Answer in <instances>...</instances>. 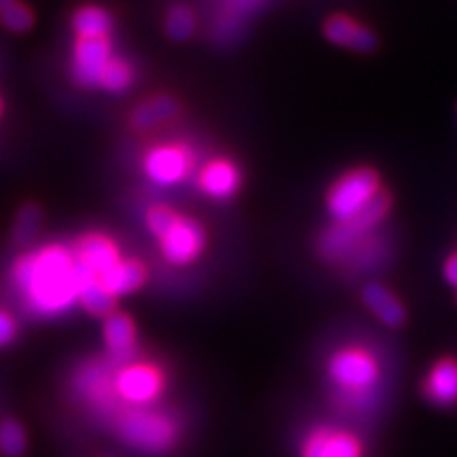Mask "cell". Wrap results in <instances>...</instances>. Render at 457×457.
Returning <instances> with one entry per match:
<instances>
[{
    "label": "cell",
    "instance_id": "6da1fadb",
    "mask_svg": "<svg viewBox=\"0 0 457 457\" xmlns=\"http://www.w3.org/2000/svg\"><path fill=\"white\" fill-rule=\"evenodd\" d=\"M15 284L37 316H60L79 301L77 259L62 245H47L17 262Z\"/></svg>",
    "mask_w": 457,
    "mask_h": 457
},
{
    "label": "cell",
    "instance_id": "7a4b0ae2",
    "mask_svg": "<svg viewBox=\"0 0 457 457\" xmlns=\"http://www.w3.org/2000/svg\"><path fill=\"white\" fill-rule=\"evenodd\" d=\"M328 377L343 403L356 407L362 400H369L379 381V364L373 353L362 347H345L330 358Z\"/></svg>",
    "mask_w": 457,
    "mask_h": 457
},
{
    "label": "cell",
    "instance_id": "3957f363",
    "mask_svg": "<svg viewBox=\"0 0 457 457\" xmlns=\"http://www.w3.org/2000/svg\"><path fill=\"white\" fill-rule=\"evenodd\" d=\"M117 430L129 447L142 453H165L179 438V424L170 415L136 407L119 417Z\"/></svg>",
    "mask_w": 457,
    "mask_h": 457
},
{
    "label": "cell",
    "instance_id": "277c9868",
    "mask_svg": "<svg viewBox=\"0 0 457 457\" xmlns=\"http://www.w3.org/2000/svg\"><path fill=\"white\" fill-rule=\"evenodd\" d=\"M381 193V180L373 170L360 168L347 171L328 193V212L337 222H347L362 212Z\"/></svg>",
    "mask_w": 457,
    "mask_h": 457
},
{
    "label": "cell",
    "instance_id": "5b68a950",
    "mask_svg": "<svg viewBox=\"0 0 457 457\" xmlns=\"http://www.w3.org/2000/svg\"><path fill=\"white\" fill-rule=\"evenodd\" d=\"M301 457H364V445L343 428L320 426L303 438Z\"/></svg>",
    "mask_w": 457,
    "mask_h": 457
},
{
    "label": "cell",
    "instance_id": "8992f818",
    "mask_svg": "<svg viewBox=\"0 0 457 457\" xmlns=\"http://www.w3.org/2000/svg\"><path fill=\"white\" fill-rule=\"evenodd\" d=\"M163 387V377L148 364H129L114 375V390L125 403L145 407L159 396Z\"/></svg>",
    "mask_w": 457,
    "mask_h": 457
},
{
    "label": "cell",
    "instance_id": "52a82bcc",
    "mask_svg": "<svg viewBox=\"0 0 457 457\" xmlns=\"http://www.w3.org/2000/svg\"><path fill=\"white\" fill-rule=\"evenodd\" d=\"M111 62L108 38H79L72 57V79L83 87H100L102 74Z\"/></svg>",
    "mask_w": 457,
    "mask_h": 457
},
{
    "label": "cell",
    "instance_id": "ba28073f",
    "mask_svg": "<svg viewBox=\"0 0 457 457\" xmlns=\"http://www.w3.org/2000/svg\"><path fill=\"white\" fill-rule=\"evenodd\" d=\"M205 245L204 228L191 219H179L170 233L162 239L165 259L174 265H188L202 254Z\"/></svg>",
    "mask_w": 457,
    "mask_h": 457
},
{
    "label": "cell",
    "instance_id": "9c48e42d",
    "mask_svg": "<svg viewBox=\"0 0 457 457\" xmlns=\"http://www.w3.org/2000/svg\"><path fill=\"white\" fill-rule=\"evenodd\" d=\"M77 392L104 415L114 413L117 390H114V375L108 364H87L77 377Z\"/></svg>",
    "mask_w": 457,
    "mask_h": 457
},
{
    "label": "cell",
    "instance_id": "30bf717a",
    "mask_svg": "<svg viewBox=\"0 0 457 457\" xmlns=\"http://www.w3.org/2000/svg\"><path fill=\"white\" fill-rule=\"evenodd\" d=\"M145 170L157 185H179L191 170V155L180 146H157L146 155Z\"/></svg>",
    "mask_w": 457,
    "mask_h": 457
},
{
    "label": "cell",
    "instance_id": "8fae6325",
    "mask_svg": "<svg viewBox=\"0 0 457 457\" xmlns=\"http://www.w3.org/2000/svg\"><path fill=\"white\" fill-rule=\"evenodd\" d=\"M104 337L112 367H129L136 358V328L123 313H111L104 324Z\"/></svg>",
    "mask_w": 457,
    "mask_h": 457
},
{
    "label": "cell",
    "instance_id": "7c38bea8",
    "mask_svg": "<svg viewBox=\"0 0 457 457\" xmlns=\"http://www.w3.org/2000/svg\"><path fill=\"white\" fill-rule=\"evenodd\" d=\"M369 233L353 225V222H335L333 227L324 231L320 239V254L328 261H345L352 259L358 245L367 239Z\"/></svg>",
    "mask_w": 457,
    "mask_h": 457
},
{
    "label": "cell",
    "instance_id": "4fadbf2b",
    "mask_svg": "<svg viewBox=\"0 0 457 457\" xmlns=\"http://www.w3.org/2000/svg\"><path fill=\"white\" fill-rule=\"evenodd\" d=\"M324 34L330 43L339 45V47H347L352 51H360V54H367L377 47L375 34L364 28L358 21L350 20L347 15H333L324 24Z\"/></svg>",
    "mask_w": 457,
    "mask_h": 457
},
{
    "label": "cell",
    "instance_id": "5bb4252c",
    "mask_svg": "<svg viewBox=\"0 0 457 457\" xmlns=\"http://www.w3.org/2000/svg\"><path fill=\"white\" fill-rule=\"evenodd\" d=\"M424 394L436 407L457 404V362L451 358L438 360L424 381Z\"/></svg>",
    "mask_w": 457,
    "mask_h": 457
},
{
    "label": "cell",
    "instance_id": "9a60e30c",
    "mask_svg": "<svg viewBox=\"0 0 457 457\" xmlns=\"http://www.w3.org/2000/svg\"><path fill=\"white\" fill-rule=\"evenodd\" d=\"M74 259L100 279L104 273H108L117 265L119 253L111 239H106L104 236H87L79 242Z\"/></svg>",
    "mask_w": 457,
    "mask_h": 457
},
{
    "label": "cell",
    "instance_id": "2e32d148",
    "mask_svg": "<svg viewBox=\"0 0 457 457\" xmlns=\"http://www.w3.org/2000/svg\"><path fill=\"white\" fill-rule=\"evenodd\" d=\"M364 305L375 313L386 327L398 328L403 327V322L407 320V312H404L403 303L394 293L381 284H369L362 293Z\"/></svg>",
    "mask_w": 457,
    "mask_h": 457
},
{
    "label": "cell",
    "instance_id": "e0dca14e",
    "mask_svg": "<svg viewBox=\"0 0 457 457\" xmlns=\"http://www.w3.org/2000/svg\"><path fill=\"white\" fill-rule=\"evenodd\" d=\"M199 182L210 197L228 199L239 188V170L231 162L216 159L205 165Z\"/></svg>",
    "mask_w": 457,
    "mask_h": 457
},
{
    "label": "cell",
    "instance_id": "ac0fdd59",
    "mask_svg": "<svg viewBox=\"0 0 457 457\" xmlns=\"http://www.w3.org/2000/svg\"><path fill=\"white\" fill-rule=\"evenodd\" d=\"M146 270L138 261H119L111 271L100 278V282L112 296L131 295L145 284Z\"/></svg>",
    "mask_w": 457,
    "mask_h": 457
},
{
    "label": "cell",
    "instance_id": "d6986e66",
    "mask_svg": "<svg viewBox=\"0 0 457 457\" xmlns=\"http://www.w3.org/2000/svg\"><path fill=\"white\" fill-rule=\"evenodd\" d=\"M176 114H179V102L170 96H157L131 112V125L136 129H153L174 119Z\"/></svg>",
    "mask_w": 457,
    "mask_h": 457
},
{
    "label": "cell",
    "instance_id": "ffe728a7",
    "mask_svg": "<svg viewBox=\"0 0 457 457\" xmlns=\"http://www.w3.org/2000/svg\"><path fill=\"white\" fill-rule=\"evenodd\" d=\"M72 26L79 38H108V32L112 30V20L104 9L83 7L74 13Z\"/></svg>",
    "mask_w": 457,
    "mask_h": 457
},
{
    "label": "cell",
    "instance_id": "44dd1931",
    "mask_svg": "<svg viewBox=\"0 0 457 457\" xmlns=\"http://www.w3.org/2000/svg\"><path fill=\"white\" fill-rule=\"evenodd\" d=\"M79 301H81L85 310L98 318H108L114 310V296L102 286L100 279H94V282L85 286L79 293Z\"/></svg>",
    "mask_w": 457,
    "mask_h": 457
},
{
    "label": "cell",
    "instance_id": "7402d4cb",
    "mask_svg": "<svg viewBox=\"0 0 457 457\" xmlns=\"http://www.w3.org/2000/svg\"><path fill=\"white\" fill-rule=\"evenodd\" d=\"M38 228H41V210L37 205H24L17 214L15 227H13V244L15 245H28L37 237Z\"/></svg>",
    "mask_w": 457,
    "mask_h": 457
},
{
    "label": "cell",
    "instance_id": "603a6c76",
    "mask_svg": "<svg viewBox=\"0 0 457 457\" xmlns=\"http://www.w3.org/2000/svg\"><path fill=\"white\" fill-rule=\"evenodd\" d=\"M0 21L11 32H26L32 26V13L20 0H0Z\"/></svg>",
    "mask_w": 457,
    "mask_h": 457
},
{
    "label": "cell",
    "instance_id": "cb8c5ba5",
    "mask_svg": "<svg viewBox=\"0 0 457 457\" xmlns=\"http://www.w3.org/2000/svg\"><path fill=\"white\" fill-rule=\"evenodd\" d=\"M131 81H134V72L131 68L121 60H112L106 66L104 74H102L100 87L111 91V94H121V91L129 89Z\"/></svg>",
    "mask_w": 457,
    "mask_h": 457
},
{
    "label": "cell",
    "instance_id": "d4e9b609",
    "mask_svg": "<svg viewBox=\"0 0 457 457\" xmlns=\"http://www.w3.org/2000/svg\"><path fill=\"white\" fill-rule=\"evenodd\" d=\"M165 30H168L170 38L174 41H187L191 38V34L195 32V17L187 7H174L170 11L168 21H165Z\"/></svg>",
    "mask_w": 457,
    "mask_h": 457
},
{
    "label": "cell",
    "instance_id": "484cf974",
    "mask_svg": "<svg viewBox=\"0 0 457 457\" xmlns=\"http://www.w3.org/2000/svg\"><path fill=\"white\" fill-rule=\"evenodd\" d=\"M0 449L9 457H20L26 451V432L17 421L7 420L0 424Z\"/></svg>",
    "mask_w": 457,
    "mask_h": 457
},
{
    "label": "cell",
    "instance_id": "4316f807",
    "mask_svg": "<svg viewBox=\"0 0 457 457\" xmlns=\"http://www.w3.org/2000/svg\"><path fill=\"white\" fill-rule=\"evenodd\" d=\"M179 219H180V216L176 212H171V210L165 208V205H155V208L148 210L146 225L159 239H163L170 233V228L176 225V220H179Z\"/></svg>",
    "mask_w": 457,
    "mask_h": 457
},
{
    "label": "cell",
    "instance_id": "83f0119b",
    "mask_svg": "<svg viewBox=\"0 0 457 457\" xmlns=\"http://www.w3.org/2000/svg\"><path fill=\"white\" fill-rule=\"evenodd\" d=\"M15 335H17L15 320L11 318L9 313L0 312V347L9 345V343L15 339Z\"/></svg>",
    "mask_w": 457,
    "mask_h": 457
},
{
    "label": "cell",
    "instance_id": "f1b7e54d",
    "mask_svg": "<svg viewBox=\"0 0 457 457\" xmlns=\"http://www.w3.org/2000/svg\"><path fill=\"white\" fill-rule=\"evenodd\" d=\"M445 278L453 288H457V254L449 256L447 262H445Z\"/></svg>",
    "mask_w": 457,
    "mask_h": 457
},
{
    "label": "cell",
    "instance_id": "f546056e",
    "mask_svg": "<svg viewBox=\"0 0 457 457\" xmlns=\"http://www.w3.org/2000/svg\"><path fill=\"white\" fill-rule=\"evenodd\" d=\"M0 111H3V104H0Z\"/></svg>",
    "mask_w": 457,
    "mask_h": 457
}]
</instances>
